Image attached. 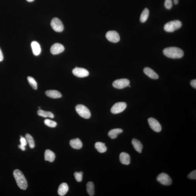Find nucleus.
I'll list each match as a JSON object with an SVG mask.
<instances>
[{"mask_svg":"<svg viewBox=\"0 0 196 196\" xmlns=\"http://www.w3.org/2000/svg\"><path fill=\"white\" fill-rule=\"evenodd\" d=\"M163 52L164 55L172 59H180L184 55L183 50L176 47L166 48L163 50Z\"/></svg>","mask_w":196,"mask_h":196,"instance_id":"obj_1","label":"nucleus"},{"mask_svg":"<svg viewBox=\"0 0 196 196\" xmlns=\"http://www.w3.org/2000/svg\"><path fill=\"white\" fill-rule=\"evenodd\" d=\"M13 175L18 186L21 189H26L28 186L27 182L22 172L19 170H15L13 172Z\"/></svg>","mask_w":196,"mask_h":196,"instance_id":"obj_2","label":"nucleus"},{"mask_svg":"<svg viewBox=\"0 0 196 196\" xmlns=\"http://www.w3.org/2000/svg\"><path fill=\"white\" fill-rule=\"evenodd\" d=\"M182 26V23L180 21L175 20L171 21L165 24L164 25V29L167 32L171 33L179 29Z\"/></svg>","mask_w":196,"mask_h":196,"instance_id":"obj_3","label":"nucleus"},{"mask_svg":"<svg viewBox=\"0 0 196 196\" xmlns=\"http://www.w3.org/2000/svg\"><path fill=\"white\" fill-rule=\"evenodd\" d=\"M76 111L82 117L88 119L90 118L91 113L90 111L86 106L81 104H79L76 106Z\"/></svg>","mask_w":196,"mask_h":196,"instance_id":"obj_4","label":"nucleus"},{"mask_svg":"<svg viewBox=\"0 0 196 196\" xmlns=\"http://www.w3.org/2000/svg\"><path fill=\"white\" fill-rule=\"evenodd\" d=\"M51 25L53 29L57 32H62L64 29L62 21L57 18H53L51 21Z\"/></svg>","mask_w":196,"mask_h":196,"instance_id":"obj_5","label":"nucleus"},{"mask_svg":"<svg viewBox=\"0 0 196 196\" xmlns=\"http://www.w3.org/2000/svg\"><path fill=\"white\" fill-rule=\"evenodd\" d=\"M156 180L162 185L165 186H169L172 183L171 177L165 173H162L159 174L156 178Z\"/></svg>","mask_w":196,"mask_h":196,"instance_id":"obj_6","label":"nucleus"},{"mask_svg":"<svg viewBox=\"0 0 196 196\" xmlns=\"http://www.w3.org/2000/svg\"><path fill=\"white\" fill-rule=\"evenodd\" d=\"M130 81L127 79L117 80L113 82V86L115 88L122 89L127 87L130 84Z\"/></svg>","mask_w":196,"mask_h":196,"instance_id":"obj_7","label":"nucleus"},{"mask_svg":"<svg viewBox=\"0 0 196 196\" xmlns=\"http://www.w3.org/2000/svg\"><path fill=\"white\" fill-rule=\"evenodd\" d=\"M127 104L125 102H118L115 103L111 109V112L114 114L121 113L125 110Z\"/></svg>","mask_w":196,"mask_h":196,"instance_id":"obj_8","label":"nucleus"},{"mask_svg":"<svg viewBox=\"0 0 196 196\" xmlns=\"http://www.w3.org/2000/svg\"><path fill=\"white\" fill-rule=\"evenodd\" d=\"M148 122L150 127L154 131L159 132L161 131V126L157 120L154 118H150L148 120Z\"/></svg>","mask_w":196,"mask_h":196,"instance_id":"obj_9","label":"nucleus"},{"mask_svg":"<svg viewBox=\"0 0 196 196\" xmlns=\"http://www.w3.org/2000/svg\"><path fill=\"white\" fill-rule=\"evenodd\" d=\"M106 38L110 42H118L120 40V36L117 32L115 31H110L106 33Z\"/></svg>","mask_w":196,"mask_h":196,"instance_id":"obj_10","label":"nucleus"},{"mask_svg":"<svg viewBox=\"0 0 196 196\" xmlns=\"http://www.w3.org/2000/svg\"><path fill=\"white\" fill-rule=\"evenodd\" d=\"M72 73L74 76L80 78L87 77L89 75V72L87 70L77 67L73 70Z\"/></svg>","mask_w":196,"mask_h":196,"instance_id":"obj_11","label":"nucleus"},{"mask_svg":"<svg viewBox=\"0 0 196 196\" xmlns=\"http://www.w3.org/2000/svg\"><path fill=\"white\" fill-rule=\"evenodd\" d=\"M65 50L64 46L62 44L56 43L51 46L50 51L52 54L55 55L63 52Z\"/></svg>","mask_w":196,"mask_h":196,"instance_id":"obj_12","label":"nucleus"},{"mask_svg":"<svg viewBox=\"0 0 196 196\" xmlns=\"http://www.w3.org/2000/svg\"><path fill=\"white\" fill-rule=\"evenodd\" d=\"M144 72L147 76L153 79H157L159 78L158 74L150 68H145L144 69Z\"/></svg>","mask_w":196,"mask_h":196,"instance_id":"obj_13","label":"nucleus"},{"mask_svg":"<svg viewBox=\"0 0 196 196\" xmlns=\"http://www.w3.org/2000/svg\"><path fill=\"white\" fill-rule=\"evenodd\" d=\"M120 160L121 163L124 165H129L130 161L129 155L125 152L121 153L120 155Z\"/></svg>","mask_w":196,"mask_h":196,"instance_id":"obj_14","label":"nucleus"},{"mask_svg":"<svg viewBox=\"0 0 196 196\" xmlns=\"http://www.w3.org/2000/svg\"><path fill=\"white\" fill-rule=\"evenodd\" d=\"M47 96L52 98H61V93L58 91L54 90L47 91L45 92Z\"/></svg>","mask_w":196,"mask_h":196,"instance_id":"obj_15","label":"nucleus"},{"mask_svg":"<svg viewBox=\"0 0 196 196\" xmlns=\"http://www.w3.org/2000/svg\"><path fill=\"white\" fill-rule=\"evenodd\" d=\"M69 190L68 185L66 183L61 184L58 189V193L61 196H64L67 193Z\"/></svg>","mask_w":196,"mask_h":196,"instance_id":"obj_16","label":"nucleus"},{"mask_svg":"<svg viewBox=\"0 0 196 196\" xmlns=\"http://www.w3.org/2000/svg\"><path fill=\"white\" fill-rule=\"evenodd\" d=\"M33 54L35 56H38L40 54L41 49L40 45L38 42L33 41L31 44Z\"/></svg>","mask_w":196,"mask_h":196,"instance_id":"obj_17","label":"nucleus"},{"mask_svg":"<svg viewBox=\"0 0 196 196\" xmlns=\"http://www.w3.org/2000/svg\"><path fill=\"white\" fill-rule=\"evenodd\" d=\"M70 145L73 148L76 149H80L83 146V144L81 141L77 138L71 140L70 141Z\"/></svg>","mask_w":196,"mask_h":196,"instance_id":"obj_18","label":"nucleus"},{"mask_svg":"<svg viewBox=\"0 0 196 196\" xmlns=\"http://www.w3.org/2000/svg\"><path fill=\"white\" fill-rule=\"evenodd\" d=\"M45 160L50 162L54 161L55 158V155L53 151L50 150H45Z\"/></svg>","mask_w":196,"mask_h":196,"instance_id":"obj_19","label":"nucleus"},{"mask_svg":"<svg viewBox=\"0 0 196 196\" xmlns=\"http://www.w3.org/2000/svg\"><path fill=\"white\" fill-rule=\"evenodd\" d=\"M132 144L136 151L140 153L142 152L143 145L140 141L137 139H133L132 140Z\"/></svg>","mask_w":196,"mask_h":196,"instance_id":"obj_20","label":"nucleus"},{"mask_svg":"<svg viewBox=\"0 0 196 196\" xmlns=\"http://www.w3.org/2000/svg\"><path fill=\"white\" fill-rule=\"evenodd\" d=\"M123 130L121 129L117 128L110 130L108 133V136L112 139H116L118 135L122 133Z\"/></svg>","mask_w":196,"mask_h":196,"instance_id":"obj_21","label":"nucleus"},{"mask_svg":"<svg viewBox=\"0 0 196 196\" xmlns=\"http://www.w3.org/2000/svg\"><path fill=\"white\" fill-rule=\"evenodd\" d=\"M37 113L39 116L43 117H50L52 118L54 117V115L52 112L45 111L41 110V109H39Z\"/></svg>","mask_w":196,"mask_h":196,"instance_id":"obj_22","label":"nucleus"},{"mask_svg":"<svg viewBox=\"0 0 196 196\" xmlns=\"http://www.w3.org/2000/svg\"><path fill=\"white\" fill-rule=\"evenodd\" d=\"M95 147L100 153L105 152L107 150L105 144L101 142H97L95 144Z\"/></svg>","mask_w":196,"mask_h":196,"instance_id":"obj_23","label":"nucleus"},{"mask_svg":"<svg viewBox=\"0 0 196 196\" xmlns=\"http://www.w3.org/2000/svg\"><path fill=\"white\" fill-rule=\"evenodd\" d=\"M149 11L147 8H145L143 11L141 15L140 18V21L141 23H144L146 22L149 17Z\"/></svg>","mask_w":196,"mask_h":196,"instance_id":"obj_24","label":"nucleus"},{"mask_svg":"<svg viewBox=\"0 0 196 196\" xmlns=\"http://www.w3.org/2000/svg\"><path fill=\"white\" fill-rule=\"evenodd\" d=\"M86 191L89 196H93L95 194V187L93 183L88 182L86 185Z\"/></svg>","mask_w":196,"mask_h":196,"instance_id":"obj_25","label":"nucleus"},{"mask_svg":"<svg viewBox=\"0 0 196 196\" xmlns=\"http://www.w3.org/2000/svg\"><path fill=\"white\" fill-rule=\"evenodd\" d=\"M25 139H26L27 142H28L29 146L30 148L33 149L34 148L35 146V144L32 136L29 134H27L25 135Z\"/></svg>","mask_w":196,"mask_h":196,"instance_id":"obj_26","label":"nucleus"},{"mask_svg":"<svg viewBox=\"0 0 196 196\" xmlns=\"http://www.w3.org/2000/svg\"><path fill=\"white\" fill-rule=\"evenodd\" d=\"M27 80L33 88L35 90H36L38 88L37 83L35 79L33 77L28 76L27 77Z\"/></svg>","mask_w":196,"mask_h":196,"instance_id":"obj_27","label":"nucleus"},{"mask_svg":"<svg viewBox=\"0 0 196 196\" xmlns=\"http://www.w3.org/2000/svg\"><path fill=\"white\" fill-rule=\"evenodd\" d=\"M20 145H18V147L21 149L22 151H25V146L27 145V141L25 138L23 137L22 136L21 137L20 139Z\"/></svg>","mask_w":196,"mask_h":196,"instance_id":"obj_28","label":"nucleus"},{"mask_svg":"<svg viewBox=\"0 0 196 196\" xmlns=\"http://www.w3.org/2000/svg\"><path fill=\"white\" fill-rule=\"evenodd\" d=\"M45 125L51 127H54L57 125V123L50 119L45 120L44 121Z\"/></svg>","mask_w":196,"mask_h":196,"instance_id":"obj_29","label":"nucleus"},{"mask_svg":"<svg viewBox=\"0 0 196 196\" xmlns=\"http://www.w3.org/2000/svg\"><path fill=\"white\" fill-rule=\"evenodd\" d=\"M83 173L82 172H75L74 173V178L78 182H81L83 179Z\"/></svg>","mask_w":196,"mask_h":196,"instance_id":"obj_30","label":"nucleus"},{"mask_svg":"<svg viewBox=\"0 0 196 196\" xmlns=\"http://www.w3.org/2000/svg\"><path fill=\"white\" fill-rule=\"evenodd\" d=\"M164 5L166 8L168 10H170L173 6L172 1V0H165Z\"/></svg>","mask_w":196,"mask_h":196,"instance_id":"obj_31","label":"nucleus"},{"mask_svg":"<svg viewBox=\"0 0 196 196\" xmlns=\"http://www.w3.org/2000/svg\"><path fill=\"white\" fill-rule=\"evenodd\" d=\"M188 178L191 179V180H196V171L195 170L191 172L188 175Z\"/></svg>","mask_w":196,"mask_h":196,"instance_id":"obj_32","label":"nucleus"},{"mask_svg":"<svg viewBox=\"0 0 196 196\" xmlns=\"http://www.w3.org/2000/svg\"><path fill=\"white\" fill-rule=\"evenodd\" d=\"M191 86L194 88L196 89V80H193L191 81Z\"/></svg>","mask_w":196,"mask_h":196,"instance_id":"obj_33","label":"nucleus"},{"mask_svg":"<svg viewBox=\"0 0 196 196\" xmlns=\"http://www.w3.org/2000/svg\"><path fill=\"white\" fill-rule=\"evenodd\" d=\"M4 59V56L1 49H0V62L2 61Z\"/></svg>","mask_w":196,"mask_h":196,"instance_id":"obj_34","label":"nucleus"},{"mask_svg":"<svg viewBox=\"0 0 196 196\" xmlns=\"http://www.w3.org/2000/svg\"><path fill=\"white\" fill-rule=\"evenodd\" d=\"M179 0H173V2L174 4H178Z\"/></svg>","mask_w":196,"mask_h":196,"instance_id":"obj_35","label":"nucleus"},{"mask_svg":"<svg viewBox=\"0 0 196 196\" xmlns=\"http://www.w3.org/2000/svg\"><path fill=\"white\" fill-rule=\"evenodd\" d=\"M34 1V0H27V1H28V2H32V1Z\"/></svg>","mask_w":196,"mask_h":196,"instance_id":"obj_36","label":"nucleus"}]
</instances>
